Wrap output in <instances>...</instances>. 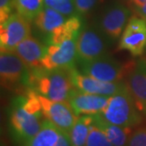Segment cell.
<instances>
[{"label": "cell", "mask_w": 146, "mask_h": 146, "mask_svg": "<svg viewBox=\"0 0 146 146\" xmlns=\"http://www.w3.org/2000/svg\"><path fill=\"white\" fill-rule=\"evenodd\" d=\"M29 70V87L39 95L56 102L68 101L74 89L69 70H46L43 68Z\"/></svg>", "instance_id": "1"}, {"label": "cell", "mask_w": 146, "mask_h": 146, "mask_svg": "<svg viewBox=\"0 0 146 146\" xmlns=\"http://www.w3.org/2000/svg\"><path fill=\"white\" fill-rule=\"evenodd\" d=\"M105 119L115 125L133 127L140 124L142 119L141 111L137 109L128 88L126 86L115 95L100 113Z\"/></svg>", "instance_id": "2"}, {"label": "cell", "mask_w": 146, "mask_h": 146, "mask_svg": "<svg viewBox=\"0 0 146 146\" xmlns=\"http://www.w3.org/2000/svg\"><path fill=\"white\" fill-rule=\"evenodd\" d=\"M43 114L29 112L22 105V97H17L9 106V131L16 144H26L41 130Z\"/></svg>", "instance_id": "3"}, {"label": "cell", "mask_w": 146, "mask_h": 146, "mask_svg": "<svg viewBox=\"0 0 146 146\" xmlns=\"http://www.w3.org/2000/svg\"><path fill=\"white\" fill-rule=\"evenodd\" d=\"M82 73L105 82H123L136 68L132 61L121 63L108 54L94 60L80 63Z\"/></svg>", "instance_id": "4"}, {"label": "cell", "mask_w": 146, "mask_h": 146, "mask_svg": "<svg viewBox=\"0 0 146 146\" xmlns=\"http://www.w3.org/2000/svg\"><path fill=\"white\" fill-rule=\"evenodd\" d=\"M1 85L11 91L29 87V70L15 52H1Z\"/></svg>", "instance_id": "5"}, {"label": "cell", "mask_w": 146, "mask_h": 146, "mask_svg": "<svg viewBox=\"0 0 146 146\" xmlns=\"http://www.w3.org/2000/svg\"><path fill=\"white\" fill-rule=\"evenodd\" d=\"M110 43L111 42L96 26L84 27L76 41L78 62H89L106 55Z\"/></svg>", "instance_id": "6"}, {"label": "cell", "mask_w": 146, "mask_h": 146, "mask_svg": "<svg viewBox=\"0 0 146 146\" xmlns=\"http://www.w3.org/2000/svg\"><path fill=\"white\" fill-rule=\"evenodd\" d=\"M30 35L29 21L18 12L11 14L0 25L1 52H14L16 46Z\"/></svg>", "instance_id": "7"}, {"label": "cell", "mask_w": 146, "mask_h": 146, "mask_svg": "<svg viewBox=\"0 0 146 146\" xmlns=\"http://www.w3.org/2000/svg\"><path fill=\"white\" fill-rule=\"evenodd\" d=\"M130 14V10L125 6L114 3L103 11L96 27L112 43L118 40L124 31Z\"/></svg>", "instance_id": "8"}, {"label": "cell", "mask_w": 146, "mask_h": 146, "mask_svg": "<svg viewBox=\"0 0 146 146\" xmlns=\"http://www.w3.org/2000/svg\"><path fill=\"white\" fill-rule=\"evenodd\" d=\"M37 95L42 105L44 118L51 122L58 129L69 134L79 118L69 102H56L42 95Z\"/></svg>", "instance_id": "9"}, {"label": "cell", "mask_w": 146, "mask_h": 146, "mask_svg": "<svg viewBox=\"0 0 146 146\" xmlns=\"http://www.w3.org/2000/svg\"><path fill=\"white\" fill-rule=\"evenodd\" d=\"M77 38L69 39L58 45H46V50L42 60V67L46 70L65 69L75 68L77 60Z\"/></svg>", "instance_id": "10"}, {"label": "cell", "mask_w": 146, "mask_h": 146, "mask_svg": "<svg viewBox=\"0 0 146 146\" xmlns=\"http://www.w3.org/2000/svg\"><path fill=\"white\" fill-rule=\"evenodd\" d=\"M119 49L133 56H141L146 49V21L138 16L129 19L120 36Z\"/></svg>", "instance_id": "11"}, {"label": "cell", "mask_w": 146, "mask_h": 146, "mask_svg": "<svg viewBox=\"0 0 146 146\" xmlns=\"http://www.w3.org/2000/svg\"><path fill=\"white\" fill-rule=\"evenodd\" d=\"M70 76L76 89L85 93L100 96L111 97L126 86V82H105L90 76L80 73L76 68L69 70Z\"/></svg>", "instance_id": "12"}, {"label": "cell", "mask_w": 146, "mask_h": 146, "mask_svg": "<svg viewBox=\"0 0 146 146\" xmlns=\"http://www.w3.org/2000/svg\"><path fill=\"white\" fill-rule=\"evenodd\" d=\"M110 97L85 93L77 89L72 92L68 99L75 114L80 115H94L101 113L109 102Z\"/></svg>", "instance_id": "13"}, {"label": "cell", "mask_w": 146, "mask_h": 146, "mask_svg": "<svg viewBox=\"0 0 146 146\" xmlns=\"http://www.w3.org/2000/svg\"><path fill=\"white\" fill-rule=\"evenodd\" d=\"M136 107L146 115V60H141L126 79Z\"/></svg>", "instance_id": "14"}, {"label": "cell", "mask_w": 146, "mask_h": 146, "mask_svg": "<svg viewBox=\"0 0 146 146\" xmlns=\"http://www.w3.org/2000/svg\"><path fill=\"white\" fill-rule=\"evenodd\" d=\"M46 50V46L42 44L36 37L30 36L21 42L14 52L29 69L42 68V60Z\"/></svg>", "instance_id": "15"}, {"label": "cell", "mask_w": 146, "mask_h": 146, "mask_svg": "<svg viewBox=\"0 0 146 146\" xmlns=\"http://www.w3.org/2000/svg\"><path fill=\"white\" fill-rule=\"evenodd\" d=\"M94 123L107 136L114 146H128L130 137L132 134L131 127H124L115 125L108 122L101 114L93 115Z\"/></svg>", "instance_id": "16"}, {"label": "cell", "mask_w": 146, "mask_h": 146, "mask_svg": "<svg viewBox=\"0 0 146 146\" xmlns=\"http://www.w3.org/2000/svg\"><path fill=\"white\" fill-rule=\"evenodd\" d=\"M82 21L80 16L68 17L65 23L46 36L47 45H58L69 39L77 38L82 30Z\"/></svg>", "instance_id": "17"}, {"label": "cell", "mask_w": 146, "mask_h": 146, "mask_svg": "<svg viewBox=\"0 0 146 146\" xmlns=\"http://www.w3.org/2000/svg\"><path fill=\"white\" fill-rule=\"evenodd\" d=\"M67 21L66 16L50 7H43L42 11L33 20L36 29L43 33L49 35Z\"/></svg>", "instance_id": "18"}, {"label": "cell", "mask_w": 146, "mask_h": 146, "mask_svg": "<svg viewBox=\"0 0 146 146\" xmlns=\"http://www.w3.org/2000/svg\"><path fill=\"white\" fill-rule=\"evenodd\" d=\"M60 132V129L45 119L41 130L24 146H54Z\"/></svg>", "instance_id": "19"}, {"label": "cell", "mask_w": 146, "mask_h": 146, "mask_svg": "<svg viewBox=\"0 0 146 146\" xmlns=\"http://www.w3.org/2000/svg\"><path fill=\"white\" fill-rule=\"evenodd\" d=\"M93 122V115H81L79 117L69 133L72 146H86Z\"/></svg>", "instance_id": "20"}, {"label": "cell", "mask_w": 146, "mask_h": 146, "mask_svg": "<svg viewBox=\"0 0 146 146\" xmlns=\"http://www.w3.org/2000/svg\"><path fill=\"white\" fill-rule=\"evenodd\" d=\"M17 12L29 21H33L43 8V0H13Z\"/></svg>", "instance_id": "21"}, {"label": "cell", "mask_w": 146, "mask_h": 146, "mask_svg": "<svg viewBox=\"0 0 146 146\" xmlns=\"http://www.w3.org/2000/svg\"><path fill=\"white\" fill-rule=\"evenodd\" d=\"M43 5L57 11L68 17L78 16L74 0H43Z\"/></svg>", "instance_id": "22"}, {"label": "cell", "mask_w": 146, "mask_h": 146, "mask_svg": "<svg viewBox=\"0 0 146 146\" xmlns=\"http://www.w3.org/2000/svg\"><path fill=\"white\" fill-rule=\"evenodd\" d=\"M86 146H114L107 136L93 122L90 127Z\"/></svg>", "instance_id": "23"}, {"label": "cell", "mask_w": 146, "mask_h": 146, "mask_svg": "<svg viewBox=\"0 0 146 146\" xmlns=\"http://www.w3.org/2000/svg\"><path fill=\"white\" fill-rule=\"evenodd\" d=\"M128 146H146V127H140L131 134Z\"/></svg>", "instance_id": "24"}, {"label": "cell", "mask_w": 146, "mask_h": 146, "mask_svg": "<svg viewBox=\"0 0 146 146\" xmlns=\"http://www.w3.org/2000/svg\"><path fill=\"white\" fill-rule=\"evenodd\" d=\"M98 0H74L77 15H83L89 12L96 6Z\"/></svg>", "instance_id": "25"}, {"label": "cell", "mask_w": 146, "mask_h": 146, "mask_svg": "<svg viewBox=\"0 0 146 146\" xmlns=\"http://www.w3.org/2000/svg\"><path fill=\"white\" fill-rule=\"evenodd\" d=\"M13 1L11 0H0V22L1 24L5 22L11 15V7Z\"/></svg>", "instance_id": "26"}, {"label": "cell", "mask_w": 146, "mask_h": 146, "mask_svg": "<svg viewBox=\"0 0 146 146\" xmlns=\"http://www.w3.org/2000/svg\"><path fill=\"white\" fill-rule=\"evenodd\" d=\"M54 146H72L69 134L61 131L59 136H58V139Z\"/></svg>", "instance_id": "27"}, {"label": "cell", "mask_w": 146, "mask_h": 146, "mask_svg": "<svg viewBox=\"0 0 146 146\" xmlns=\"http://www.w3.org/2000/svg\"><path fill=\"white\" fill-rule=\"evenodd\" d=\"M134 10L140 18L146 21V3L140 7H135Z\"/></svg>", "instance_id": "28"}, {"label": "cell", "mask_w": 146, "mask_h": 146, "mask_svg": "<svg viewBox=\"0 0 146 146\" xmlns=\"http://www.w3.org/2000/svg\"><path fill=\"white\" fill-rule=\"evenodd\" d=\"M130 1L135 5V7H140L146 3V0H130Z\"/></svg>", "instance_id": "29"}]
</instances>
